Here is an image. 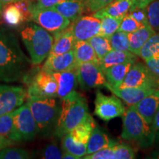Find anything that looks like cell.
<instances>
[{"instance_id": "obj_1", "label": "cell", "mask_w": 159, "mask_h": 159, "mask_svg": "<svg viewBox=\"0 0 159 159\" xmlns=\"http://www.w3.org/2000/svg\"><path fill=\"white\" fill-rule=\"evenodd\" d=\"M31 65L15 33L0 27V82L23 81Z\"/></svg>"}, {"instance_id": "obj_2", "label": "cell", "mask_w": 159, "mask_h": 159, "mask_svg": "<svg viewBox=\"0 0 159 159\" xmlns=\"http://www.w3.org/2000/svg\"><path fill=\"white\" fill-rule=\"evenodd\" d=\"M89 115L86 99L75 91L61 99V110L53 135L57 138H62L85 121Z\"/></svg>"}, {"instance_id": "obj_3", "label": "cell", "mask_w": 159, "mask_h": 159, "mask_svg": "<svg viewBox=\"0 0 159 159\" xmlns=\"http://www.w3.org/2000/svg\"><path fill=\"white\" fill-rule=\"evenodd\" d=\"M20 36L33 66L41 64L50 54L54 36L37 24L30 23L24 27Z\"/></svg>"}, {"instance_id": "obj_4", "label": "cell", "mask_w": 159, "mask_h": 159, "mask_svg": "<svg viewBox=\"0 0 159 159\" xmlns=\"http://www.w3.org/2000/svg\"><path fill=\"white\" fill-rule=\"evenodd\" d=\"M55 97L27 96V103L43 136H48L54 134L58 119L61 102Z\"/></svg>"}, {"instance_id": "obj_5", "label": "cell", "mask_w": 159, "mask_h": 159, "mask_svg": "<svg viewBox=\"0 0 159 159\" xmlns=\"http://www.w3.org/2000/svg\"><path fill=\"white\" fill-rule=\"evenodd\" d=\"M155 135L151 125L139 114L135 105H130L123 115L122 138L136 143L141 148H148L154 144Z\"/></svg>"}, {"instance_id": "obj_6", "label": "cell", "mask_w": 159, "mask_h": 159, "mask_svg": "<svg viewBox=\"0 0 159 159\" xmlns=\"http://www.w3.org/2000/svg\"><path fill=\"white\" fill-rule=\"evenodd\" d=\"M23 81L28 86L27 96L57 97V83L50 71L30 70Z\"/></svg>"}, {"instance_id": "obj_7", "label": "cell", "mask_w": 159, "mask_h": 159, "mask_svg": "<svg viewBox=\"0 0 159 159\" xmlns=\"http://www.w3.org/2000/svg\"><path fill=\"white\" fill-rule=\"evenodd\" d=\"M13 119L14 134L13 141L15 142L33 141L39 134V128L27 103L16 109Z\"/></svg>"}, {"instance_id": "obj_8", "label": "cell", "mask_w": 159, "mask_h": 159, "mask_svg": "<svg viewBox=\"0 0 159 159\" xmlns=\"http://www.w3.org/2000/svg\"><path fill=\"white\" fill-rule=\"evenodd\" d=\"M77 76L78 84L82 90L106 88L108 82L99 63H83L77 66Z\"/></svg>"}, {"instance_id": "obj_9", "label": "cell", "mask_w": 159, "mask_h": 159, "mask_svg": "<svg viewBox=\"0 0 159 159\" xmlns=\"http://www.w3.org/2000/svg\"><path fill=\"white\" fill-rule=\"evenodd\" d=\"M128 87L159 89V79L152 74L146 64L135 63L119 88Z\"/></svg>"}, {"instance_id": "obj_10", "label": "cell", "mask_w": 159, "mask_h": 159, "mask_svg": "<svg viewBox=\"0 0 159 159\" xmlns=\"http://www.w3.org/2000/svg\"><path fill=\"white\" fill-rule=\"evenodd\" d=\"M94 114L103 121L122 116L125 112V105L116 95L107 96L97 91L94 101Z\"/></svg>"}, {"instance_id": "obj_11", "label": "cell", "mask_w": 159, "mask_h": 159, "mask_svg": "<svg viewBox=\"0 0 159 159\" xmlns=\"http://www.w3.org/2000/svg\"><path fill=\"white\" fill-rule=\"evenodd\" d=\"M31 19L53 35L69 27L71 21L52 8L33 10Z\"/></svg>"}, {"instance_id": "obj_12", "label": "cell", "mask_w": 159, "mask_h": 159, "mask_svg": "<svg viewBox=\"0 0 159 159\" xmlns=\"http://www.w3.org/2000/svg\"><path fill=\"white\" fill-rule=\"evenodd\" d=\"M27 96L23 87L0 83V116L22 105Z\"/></svg>"}, {"instance_id": "obj_13", "label": "cell", "mask_w": 159, "mask_h": 159, "mask_svg": "<svg viewBox=\"0 0 159 159\" xmlns=\"http://www.w3.org/2000/svg\"><path fill=\"white\" fill-rule=\"evenodd\" d=\"M100 27L101 20L94 16H81L70 26L75 41H88L99 35Z\"/></svg>"}, {"instance_id": "obj_14", "label": "cell", "mask_w": 159, "mask_h": 159, "mask_svg": "<svg viewBox=\"0 0 159 159\" xmlns=\"http://www.w3.org/2000/svg\"><path fill=\"white\" fill-rule=\"evenodd\" d=\"M74 52L72 50L58 55H51L47 57L42 69L53 72H61L77 68Z\"/></svg>"}, {"instance_id": "obj_15", "label": "cell", "mask_w": 159, "mask_h": 159, "mask_svg": "<svg viewBox=\"0 0 159 159\" xmlns=\"http://www.w3.org/2000/svg\"><path fill=\"white\" fill-rule=\"evenodd\" d=\"M52 73L57 83V97L60 99H64L76 91L78 85L77 69L61 72L52 71Z\"/></svg>"}, {"instance_id": "obj_16", "label": "cell", "mask_w": 159, "mask_h": 159, "mask_svg": "<svg viewBox=\"0 0 159 159\" xmlns=\"http://www.w3.org/2000/svg\"><path fill=\"white\" fill-rule=\"evenodd\" d=\"M106 88L119 98L124 100V102L129 105H136L144 97L152 94L155 91L157 90L156 89L152 88H134V87L114 89L111 87L108 83Z\"/></svg>"}, {"instance_id": "obj_17", "label": "cell", "mask_w": 159, "mask_h": 159, "mask_svg": "<svg viewBox=\"0 0 159 159\" xmlns=\"http://www.w3.org/2000/svg\"><path fill=\"white\" fill-rule=\"evenodd\" d=\"M135 5V0H113L103 8L95 12L94 16L102 19L104 16L124 18Z\"/></svg>"}, {"instance_id": "obj_18", "label": "cell", "mask_w": 159, "mask_h": 159, "mask_svg": "<svg viewBox=\"0 0 159 159\" xmlns=\"http://www.w3.org/2000/svg\"><path fill=\"white\" fill-rule=\"evenodd\" d=\"M135 105V108L148 124L151 125L152 119L159 108V89L155 91Z\"/></svg>"}, {"instance_id": "obj_19", "label": "cell", "mask_w": 159, "mask_h": 159, "mask_svg": "<svg viewBox=\"0 0 159 159\" xmlns=\"http://www.w3.org/2000/svg\"><path fill=\"white\" fill-rule=\"evenodd\" d=\"M155 33H156V31L151 27L150 25H144L137 30L128 33L129 50L130 52L139 56L141 49L149 39Z\"/></svg>"}, {"instance_id": "obj_20", "label": "cell", "mask_w": 159, "mask_h": 159, "mask_svg": "<svg viewBox=\"0 0 159 159\" xmlns=\"http://www.w3.org/2000/svg\"><path fill=\"white\" fill-rule=\"evenodd\" d=\"M75 39L71 33L70 26L63 31L54 34V42L52 47L51 55H58L72 50Z\"/></svg>"}, {"instance_id": "obj_21", "label": "cell", "mask_w": 159, "mask_h": 159, "mask_svg": "<svg viewBox=\"0 0 159 159\" xmlns=\"http://www.w3.org/2000/svg\"><path fill=\"white\" fill-rule=\"evenodd\" d=\"M136 62H126L111 66L103 70L107 82L111 87L119 89L132 66Z\"/></svg>"}, {"instance_id": "obj_22", "label": "cell", "mask_w": 159, "mask_h": 159, "mask_svg": "<svg viewBox=\"0 0 159 159\" xmlns=\"http://www.w3.org/2000/svg\"><path fill=\"white\" fill-rule=\"evenodd\" d=\"M51 8L58 12L72 22L80 17L83 12L85 11V5L82 0H65Z\"/></svg>"}, {"instance_id": "obj_23", "label": "cell", "mask_w": 159, "mask_h": 159, "mask_svg": "<svg viewBox=\"0 0 159 159\" xmlns=\"http://www.w3.org/2000/svg\"><path fill=\"white\" fill-rule=\"evenodd\" d=\"M117 142L109 139L104 130L98 125H96L91 133L89 142L87 143L86 155H90L102 150L103 148L114 146Z\"/></svg>"}, {"instance_id": "obj_24", "label": "cell", "mask_w": 159, "mask_h": 159, "mask_svg": "<svg viewBox=\"0 0 159 159\" xmlns=\"http://www.w3.org/2000/svg\"><path fill=\"white\" fill-rule=\"evenodd\" d=\"M136 55L130 51H119L112 49L99 61V65L103 71L111 66L126 62H136Z\"/></svg>"}, {"instance_id": "obj_25", "label": "cell", "mask_w": 159, "mask_h": 159, "mask_svg": "<svg viewBox=\"0 0 159 159\" xmlns=\"http://www.w3.org/2000/svg\"><path fill=\"white\" fill-rule=\"evenodd\" d=\"M73 52L78 65L88 62L99 63L96 53L88 41H75Z\"/></svg>"}, {"instance_id": "obj_26", "label": "cell", "mask_w": 159, "mask_h": 159, "mask_svg": "<svg viewBox=\"0 0 159 159\" xmlns=\"http://www.w3.org/2000/svg\"><path fill=\"white\" fill-rule=\"evenodd\" d=\"M96 125L97 124L94 119L91 115H89L88 118L79 125H77L72 130H71L69 134L77 142L87 144L91 133Z\"/></svg>"}, {"instance_id": "obj_27", "label": "cell", "mask_w": 159, "mask_h": 159, "mask_svg": "<svg viewBox=\"0 0 159 159\" xmlns=\"http://www.w3.org/2000/svg\"><path fill=\"white\" fill-rule=\"evenodd\" d=\"M61 148L63 152H67L74 155L77 158H83L86 155L87 144L77 142L71 134L68 133L62 137Z\"/></svg>"}, {"instance_id": "obj_28", "label": "cell", "mask_w": 159, "mask_h": 159, "mask_svg": "<svg viewBox=\"0 0 159 159\" xmlns=\"http://www.w3.org/2000/svg\"><path fill=\"white\" fill-rule=\"evenodd\" d=\"M2 16L5 22L11 27H18L26 21L24 13L15 3L5 6Z\"/></svg>"}, {"instance_id": "obj_29", "label": "cell", "mask_w": 159, "mask_h": 159, "mask_svg": "<svg viewBox=\"0 0 159 159\" xmlns=\"http://www.w3.org/2000/svg\"><path fill=\"white\" fill-rule=\"evenodd\" d=\"M88 41L94 49L99 61L109 52L112 50L109 38L97 35L88 40Z\"/></svg>"}, {"instance_id": "obj_30", "label": "cell", "mask_w": 159, "mask_h": 159, "mask_svg": "<svg viewBox=\"0 0 159 159\" xmlns=\"http://www.w3.org/2000/svg\"><path fill=\"white\" fill-rule=\"evenodd\" d=\"M159 53V33H155L151 36L141 49L139 56L144 61L152 58Z\"/></svg>"}, {"instance_id": "obj_31", "label": "cell", "mask_w": 159, "mask_h": 159, "mask_svg": "<svg viewBox=\"0 0 159 159\" xmlns=\"http://www.w3.org/2000/svg\"><path fill=\"white\" fill-rule=\"evenodd\" d=\"M123 18L104 16L101 20V27L99 35L109 38L118 30Z\"/></svg>"}, {"instance_id": "obj_32", "label": "cell", "mask_w": 159, "mask_h": 159, "mask_svg": "<svg viewBox=\"0 0 159 159\" xmlns=\"http://www.w3.org/2000/svg\"><path fill=\"white\" fill-rule=\"evenodd\" d=\"M14 111L0 116V136L13 140L14 134ZM14 142V141H13Z\"/></svg>"}, {"instance_id": "obj_33", "label": "cell", "mask_w": 159, "mask_h": 159, "mask_svg": "<svg viewBox=\"0 0 159 159\" xmlns=\"http://www.w3.org/2000/svg\"><path fill=\"white\" fill-rule=\"evenodd\" d=\"M112 49L119 51L129 50V40L128 33L117 30L111 36L109 37Z\"/></svg>"}, {"instance_id": "obj_34", "label": "cell", "mask_w": 159, "mask_h": 159, "mask_svg": "<svg viewBox=\"0 0 159 159\" xmlns=\"http://www.w3.org/2000/svg\"><path fill=\"white\" fill-rule=\"evenodd\" d=\"M30 158V153L24 148L7 147L0 150V159H28Z\"/></svg>"}, {"instance_id": "obj_35", "label": "cell", "mask_w": 159, "mask_h": 159, "mask_svg": "<svg viewBox=\"0 0 159 159\" xmlns=\"http://www.w3.org/2000/svg\"><path fill=\"white\" fill-rule=\"evenodd\" d=\"M148 24L155 31L159 32V0L151 2L146 7Z\"/></svg>"}, {"instance_id": "obj_36", "label": "cell", "mask_w": 159, "mask_h": 159, "mask_svg": "<svg viewBox=\"0 0 159 159\" xmlns=\"http://www.w3.org/2000/svg\"><path fill=\"white\" fill-rule=\"evenodd\" d=\"M142 26L144 25L139 23L138 21H136L130 13H128L123 18L122 21H121L118 31H122L126 33H130L137 30L140 27H142Z\"/></svg>"}, {"instance_id": "obj_37", "label": "cell", "mask_w": 159, "mask_h": 159, "mask_svg": "<svg viewBox=\"0 0 159 159\" xmlns=\"http://www.w3.org/2000/svg\"><path fill=\"white\" fill-rule=\"evenodd\" d=\"M62 156L63 150L59 148L55 142L46 145L41 153V158L43 159H61Z\"/></svg>"}, {"instance_id": "obj_38", "label": "cell", "mask_w": 159, "mask_h": 159, "mask_svg": "<svg viewBox=\"0 0 159 159\" xmlns=\"http://www.w3.org/2000/svg\"><path fill=\"white\" fill-rule=\"evenodd\" d=\"M115 159H133L135 158V153L133 148L125 144H115L114 147Z\"/></svg>"}, {"instance_id": "obj_39", "label": "cell", "mask_w": 159, "mask_h": 159, "mask_svg": "<svg viewBox=\"0 0 159 159\" xmlns=\"http://www.w3.org/2000/svg\"><path fill=\"white\" fill-rule=\"evenodd\" d=\"M85 5V11L95 13L109 5L113 0H82Z\"/></svg>"}, {"instance_id": "obj_40", "label": "cell", "mask_w": 159, "mask_h": 159, "mask_svg": "<svg viewBox=\"0 0 159 159\" xmlns=\"http://www.w3.org/2000/svg\"><path fill=\"white\" fill-rule=\"evenodd\" d=\"M114 146L103 148L102 150L97 151L96 152L85 155L83 158L84 159H115V155L114 151Z\"/></svg>"}, {"instance_id": "obj_41", "label": "cell", "mask_w": 159, "mask_h": 159, "mask_svg": "<svg viewBox=\"0 0 159 159\" xmlns=\"http://www.w3.org/2000/svg\"><path fill=\"white\" fill-rule=\"evenodd\" d=\"M65 0H35L30 3V10H40V9H47L51 8L53 6L57 4H59Z\"/></svg>"}, {"instance_id": "obj_42", "label": "cell", "mask_w": 159, "mask_h": 159, "mask_svg": "<svg viewBox=\"0 0 159 159\" xmlns=\"http://www.w3.org/2000/svg\"><path fill=\"white\" fill-rule=\"evenodd\" d=\"M128 13H130L136 21H138L142 25H149L146 8H141V7H136L131 9Z\"/></svg>"}, {"instance_id": "obj_43", "label": "cell", "mask_w": 159, "mask_h": 159, "mask_svg": "<svg viewBox=\"0 0 159 159\" xmlns=\"http://www.w3.org/2000/svg\"><path fill=\"white\" fill-rule=\"evenodd\" d=\"M145 62L147 66L152 71V74L159 79V58L152 57L145 61Z\"/></svg>"}, {"instance_id": "obj_44", "label": "cell", "mask_w": 159, "mask_h": 159, "mask_svg": "<svg viewBox=\"0 0 159 159\" xmlns=\"http://www.w3.org/2000/svg\"><path fill=\"white\" fill-rule=\"evenodd\" d=\"M15 142L10 139L7 137L0 136V150H2L3 148H7V147H11L14 145Z\"/></svg>"}, {"instance_id": "obj_45", "label": "cell", "mask_w": 159, "mask_h": 159, "mask_svg": "<svg viewBox=\"0 0 159 159\" xmlns=\"http://www.w3.org/2000/svg\"><path fill=\"white\" fill-rule=\"evenodd\" d=\"M151 128H152V130L155 133L159 130V108L157 110L156 114H155L153 117V119H152V124H151Z\"/></svg>"}, {"instance_id": "obj_46", "label": "cell", "mask_w": 159, "mask_h": 159, "mask_svg": "<svg viewBox=\"0 0 159 159\" xmlns=\"http://www.w3.org/2000/svg\"><path fill=\"white\" fill-rule=\"evenodd\" d=\"M154 1H156V0H135V5L134 7H141V8H146L147 6Z\"/></svg>"}, {"instance_id": "obj_47", "label": "cell", "mask_w": 159, "mask_h": 159, "mask_svg": "<svg viewBox=\"0 0 159 159\" xmlns=\"http://www.w3.org/2000/svg\"><path fill=\"white\" fill-rule=\"evenodd\" d=\"M62 158H63V159H78L76 156H74V155L69 153V152H63Z\"/></svg>"}, {"instance_id": "obj_48", "label": "cell", "mask_w": 159, "mask_h": 159, "mask_svg": "<svg viewBox=\"0 0 159 159\" xmlns=\"http://www.w3.org/2000/svg\"><path fill=\"white\" fill-rule=\"evenodd\" d=\"M20 1H21V0H1L3 7H5V6L8 5L10 4L16 3L18 2H20Z\"/></svg>"}, {"instance_id": "obj_49", "label": "cell", "mask_w": 159, "mask_h": 159, "mask_svg": "<svg viewBox=\"0 0 159 159\" xmlns=\"http://www.w3.org/2000/svg\"><path fill=\"white\" fill-rule=\"evenodd\" d=\"M154 144H156V148L159 150V130H157L156 132V135H155Z\"/></svg>"}, {"instance_id": "obj_50", "label": "cell", "mask_w": 159, "mask_h": 159, "mask_svg": "<svg viewBox=\"0 0 159 159\" xmlns=\"http://www.w3.org/2000/svg\"><path fill=\"white\" fill-rule=\"evenodd\" d=\"M2 11H3V5L2 4L1 0H0V16H1L2 14Z\"/></svg>"}, {"instance_id": "obj_51", "label": "cell", "mask_w": 159, "mask_h": 159, "mask_svg": "<svg viewBox=\"0 0 159 159\" xmlns=\"http://www.w3.org/2000/svg\"><path fill=\"white\" fill-rule=\"evenodd\" d=\"M28 1H29L30 2V3H32V2H33V1H35V0H28Z\"/></svg>"}]
</instances>
